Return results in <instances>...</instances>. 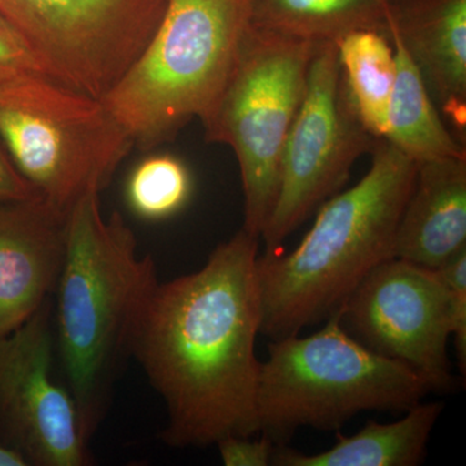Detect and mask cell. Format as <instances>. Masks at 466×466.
Returning <instances> with one entry per match:
<instances>
[{
    "instance_id": "cell-1",
    "label": "cell",
    "mask_w": 466,
    "mask_h": 466,
    "mask_svg": "<svg viewBox=\"0 0 466 466\" xmlns=\"http://www.w3.org/2000/svg\"><path fill=\"white\" fill-rule=\"evenodd\" d=\"M258 249L259 238L241 228L198 271L158 283L147 303L133 357L164 400L168 446L259 434Z\"/></svg>"
},
{
    "instance_id": "cell-2",
    "label": "cell",
    "mask_w": 466,
    "mask_h": 466,
    "mask_svg": "<svg viewBox=\"0 0 466 466\" xmlns=\"http://www.w3.org/2000/svg\"><path fill=\"white\" fill-rule=\"evenodd\" d=\"M99 193H86L70 210L54 308L67 389L88 441L106 416L122 364L133 357L137 325L159 283L124 217L103 216Z\"/></svg>"
},
{
    "instance_id": "cell-3",
    "label": "cell",
    "mask_w": 466,
    "mask_h": 466,
    "mask_svg": "<svg viewBox=\"0 0 466 466\" xmlns=\"http://www.w3.org/2000/svg\"><path fill=\"white\" fill-rule=\"evenodd\" d=\"M370 155L363 179L321 205L296 249L258 257L260 334L271 341L323 323L373 268L392 258L417 164L385 139Z\"/></svg>"
},
{
    "instance_id": "cell-4",
    "label": "cell",
    "mask_w": 466,
    "mask_h": 466,
    "mask_svg": "<svg viewBox=\"0 0 466 466\" xmlns=\"http://www.w3.org/2000/svg\"><path fill=\"white\" fill-rule=\"evenodd\" d=\"M249 25V0H167L152 38L100 99L134 147L155 148L204 118Z\"/></svg>"
},
{
    "instance_id": "cell-5",
    "label": "cell",
    "mask_w": 466,
    "mask_h": 466,
    "mask_svg": "<svg viewBox=\"0 0 466 466\" xmlns=\"http://www.w3.org/2000/svg\"><path fill=\"white\" fill-rule=\"evenodd\" d=\"M429 392L424 377L364 348L334 314L311 336L269 343L257 385L259 434L285 446L300 428L332 431L361 412L404 413Z\"/></svg>"
},
{
    "instance_id": "cell-6",
    "label": "cell",
    "mask_w": 466,
    "mask_h": 466,
    "mask_svg": "<svg viewBox=\"0 0 466 466\" xmlns=\"http://www.w3.org/2000/svg\"><path fill=\"white\" fill-rule=\"evenodd\" d=\"M319 45L250 24L226 85L201 119L207 142L235 152L244 193L242 229L256 238L274 210L285 143Z\"/></svg>"
},
{
    "instance_id": "cell-7",
    "label": "cell",
    "mask_w": 466,
    "mask_h": 466,
    "mask_svg": "<svg viewBox=\"0 0 466 466\" xmlns=\"http://www.w3.org/2000/svg\"><path fill=\"white\" fill-rule=\"evenodd\" d=\"M0 142L35 191L67 214L106 188L134 148L103 101L38 75L0 86Z\"/></svg>"
},
{
    "instance_id": "cell-8",
    "label": "cell",
    "mask_w": 466,
    "mask_h": 466,
    "mask_svg": "<svg viewBox=\"0 0 466 466\" xmlns=\"http://www.w3.org/2000/svg\"><path fill=\"white\" fill-rule=\"evenodd\" d=\"M167 0H0V17L58 84L103 99L133 66Z\"/></svg>"
},
{
    "instance_id": "cell-9",
    "label": "cell",
    "mask_w": 466,
    "mask_h": 466,
    "mask_svg": "<svg viewBox=\"0 0 466 466\" xmlns=\"http://www.w3.org/2000/svg\"><path fill=\"white\" fill-rule=\"evenodd\" d=\"M377 140L343 90L336 43H320L285 143L274 210L260 235L266 253L280 250L294 229L342 188L357 159L372 152Z\"/></svg>"
},
{
    "instance_id": "cell-10",
    "label": "cell",
    "mask_w": 466,
    "mask_h": 466,
    "mask_svg": "<svg viewBox=\"0 0 466 466\" xmlns=\"http://www.w3.org/2000/svg\"><path fill=\"white\" fill-rule=\"evenodd\" d=\"M334 315V314H333ZM343 329L383 358L400 361L449 390V297L438 269L390 258L380 263L336 311Z\"/></svg>"
},
{
    "instance_id": "cell-11",
    "label": "cell",
    "mask_w": 466,
    "mask_h": 466,
    "mask_svg": "<svg viewBox=\"0 0 466 466\" xmlns=\"http://www.w3.org/2000/svg\"><path fill=\"white\" fill-rule=\"evenodd\" d=\"M54 306L0 337V444L27 465L85 466L88 441L69 389L52 377Z\"/></svg>"
},
{
    "instance_id": "cell-12",
    "label": "cell",
    "mask_w": 466,
    "mask_h": 466,
    "mask_svg": "<svg viewBox=\"0 0 466 466\" xmlns=\"http://www.w3.org/2000/svg\"><path fill=\"white\" fill-rule=\"evenodd\" d=\"M67 219L43 198L0 202V337L52 299L66 259Z\"/></svg>"
},
{
    "instance_id": "cell-13",
    "label": "cell",
    "mask_w": 466,
    "mask_h": 466,
    "mask_svg": "<svg viewBox=\"0 0 466 466\" xmlns=\"http://www.w3.org/2000/svg\"><path fill=\"white\" fill-rule=\"evenodd\" d=\"M453 137L466 140V0H395L386 8Z\"/></svg>"
},
{
    "instance_id": "cell-14",
    "label": "cell",
    "mask_w": 466,
    "mask_h": 466,
    "mask_svg": "<svg viewBox=\"0 0 466 466\" xmlns=\"http://www.w3.org/2000/svg\"><path fill=\"white\" fill-rule=\"evenodd\" d=\"M466 249V156L417 164L392 258L438 269Z\"/></svg>"
},
{
    "instance_id": "cell-15",
    "label": "cell",
    "mask_w": 466,
    "mask_h": 466,
    "mask_svg": "<svg viewBox=\"0 0 466 466\" xmlns=\"http://www.w3.org/2000/svg\"><path fill=\"white\" fill-rule=\"evenodd\" d=\"M443 404L419 403L390 424L370 421L351 437L339 435L332 449L306 455L276 447L275 466H416L424 461Z\"/></svg>"
},
{
    "instance_id": "cell-16",
    "label": "cell",
    "mask_w": 466,
    "mask_h": 466,
    "mask_svg": "<svg viewBox=\"0 0 466 466\" xmlns=\"http://www.w3.org/2000/svg\"><path fill=\"white\" fill-rule=\"evenodd\" d=\"M388 34L394 46L397 78L389 104L383 139L416 164L466 156L465 146L444 124L421 73L403 43L391 30L388 29Z\"/></svg>"
},
{
    "instance_id": "cell-17",
    "label": "cell",
    "mask_w": 466,
    "mask_h": 466,
    "mask_svg": "<svg viewBox=\"0 0 466 466\" xmlns=\"http://www.w3.org/2000/svg\"><path fill=\"white\" fill-rule=\"evenodd\" d=\"M382 0H249L258 29L314 43H337L357 30L388 33Z\"/></svg>"
},
{
    "instance_id": "cell-18",
    "label": "cell",
    "mask_w": 466,
    "mask_h": 466,
    "mask_svg": "<svg viewBox=\"0 0 466 466\" xmlns=\"http://www.w3.org/2000/svg\"><path fill=\"white\" fill-rule=\"evenodd\" d=\"M336 46L342 87L352 110L368 133L383 139L397 78L390 36L380 30H357Z\"/></svg>"
},
{
    "instance_id": "cell-19",
    "label": "cell",
    "mask_w": 466,
    "mask_h": 466,
    "mask_svg": "<svg viewBox=\"0 0 466 466\" xmlns=\"http://www.w3.org/2000/svg\"><path fill=\"white\" fill-rule=\"evenodd\" d=\"M191 171L182 159L167 153L150 155L135 165L126 183V201L142 219L165 220L191 198Z\"/></svg>"
},
{
    "instance_id": "cell-20",
    "label": "cell",
    "mask_w": 466,
    "mask_h": 466,
    "mask_svg": "<svg viewBox=\"0 0 466 466\" xmlns=\"http://www.w3.org/2000/svg\"><path fill=\"white\" fill-rule=\"evenodd\" d=\"M449 297L451 337L455 343L459 368L466 370V249L438 268Z\"/></svg>"
},
{
    "instance_id": "cell-21",
    "label": "cell",
    "mask_w": 466,
    "mask_h": 466,
    "mask_svg": "<svg viewBox=\"0 0 466 466\" xmlns=\"http://www.w3.org/2000/svg\"><path fill=\"white\" fill-rule=\"evenodd\" d=\"M29 75L51 78L23 38L0 17V86L17 76Z\"/></svg>"
},
{
    "instance_id": "cell-22",
    "label": "cell",
    "mask_w": 466,
    "mask_h": 466,
    "mask_svg": "<svg viewBox=\"0 0 466 466\" xmlns=\"http://www.w3.org/2000/svg\"><path fill=\"white\" fill-rule=\"evenodd\" d=\"M217 447L226 466H268L278 446L263 435L258 440L253 435L226 438Z\"/></svg>"
},
{
    "instance_id": "cell-23",
    "label": "cell",
    "mask_w": 466,
    "mask_h": 466,
    "mask_svg": "<svg viewBox=\"0 0 466 466\" xmlns=\"http://www.w3.org/2000/svg\"><path fill=\"white\" fill-rule=\"evenodd\" d=\"M42 198L27 182L0 142V202L26 201Z\"/></svg>"
},
{
    "instance_id": "cell-24",
    "label": "cell",
    "mask_w": 466,
    "mask_h": 466,
    "mask_svg": "<svg viewBox=\"0 0 466 466\" xmlns=\"http://www.w3.org/2000/svg\"><path fill=\"white\" fill-rule=\"evenodd\" d=\"M0 466H26V464L20 455L0 444Z\"/></svg>"
},
{
    "instance_id": "cell-25",
    "label": "cell",
    "mask_w": 466,
    "mask_h": 466,
    "mask_svg": "<svg viewBox=\"0 0 466 466\" xmlns=\"http://www.w3.org/2000/svg\"><path fill=\"white\" fill-rule=\"evenodd\" d=\"M382 2H385V3H392V2H395V0H382Z\"/></svg>"
}]
</instances>
